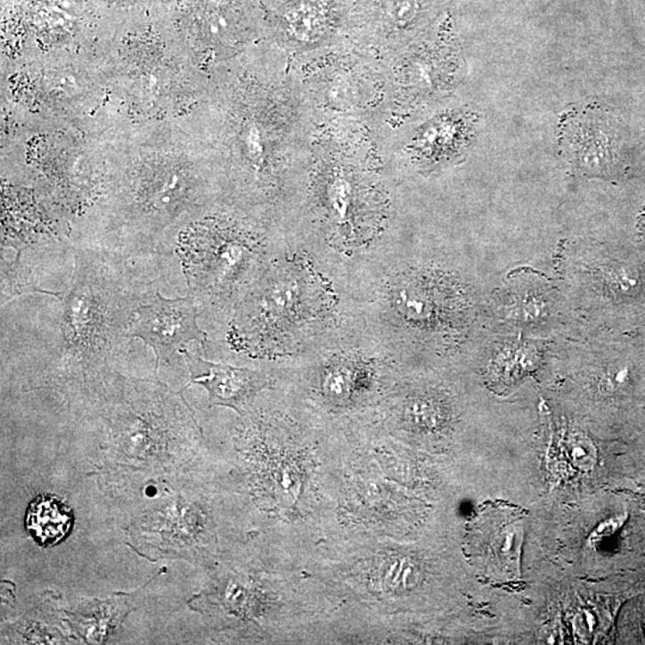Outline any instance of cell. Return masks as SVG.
Wrapping results in <instances>:
<instances>
[{"label":"cell","instance_id":"7a4b0ae2","mask_svg":"<svg viewBox=\"0 0 645 645\" xmlns=\"http://www.w3.org/2000/svg\"><path fill=\"white\" fill-rule=\"evenodd\" d=\"M182 392L114 371L82 417L101 430L94 475L102 488L171 482L194 473L205 437Z\"/></svg>","mask_w":645,"mask_h":645},{"label":"cell","instance_id":"52a82bcc","mask_svg":"<svg viewBox=\"0 0 645 645\" xmlns=\"http://www.w3.org/2000/svg\"><path fill=\"white\" fill-rule=\"evenodd\" d=\"M199 594L189 599L192 611L210 630L234 640H266L282 611L279 584L254 557L224 553Z\"/></svg>","mask_w":645,"mask_h":645},{"label":"cell","instance_id":"8992f818","mask_svg":"<svg viewBox=\"0 0 645 645\" xmlns=\"http://www.w3.org/2000/svg\"><path fill=\"white\" fill-rule=\"evenodd\" d=\"M195 472L163 482L154 500L125 528L126 544L150 562H185L212 570L222 559L216 493Z\"/></svg>","mask_w":645,"mask_h":645},{"label":"cell","instance_id":"9c48e42d","mask_svg":"<svg viewBox=\"0 0 645 645\" xmlns=\"http://www.w3.org/2000/svg\"><path fill=\"white\" fill-rule=\"evenodd\" d=\"M200 315L191 296L167 299L156 289L136 308L128 335L131 339H143L152 348L158 370L160 363L170 364L188 343L205 347L207 335L199 328Z\"/></svg>","mask_w":645,"mask_h":645},{"label":"cell","instance_id":"9a60e30c","mask_svg":"<svg viewBox=\"0 0 645 645\" xmlns=\"http://www.w3.org/2000/svg\"><path fill=\"white\" fill-rule=\"evenodd\" d=\"M73 510L57 496L41 495L27 510V531L42 548H52L64 542L71 531Z\"/></svg>","mask_w":645,"mask_h":645},{"label":"cell","instance_id":"5b68a950","mask_svg":"<svg viewBox=\"0 0 645 645\" xmlns=\"http://www.w3.org/2000/svg\"><path fill=\"white\" fill-rule=\"evenodd\" d=\"M283 248V241L259 224L210 216L184 229L176 254L202 317L229 319L248 287Z\"/></svg>","mask_w":645,"mask_h":645},{"label":"cell","instance_id":"277c9868","mask_svg":"<svg viewBox=\"0 0 645 645\" xmlns=\"http://www.w3.org/2000/svg\"><path fill=\"white\" fill-rule=\"evenodd\" d=\"M360 158L314 143L310 169L289 219L290 233L314 226L318 240L339 254L370 247L388 218L383 185Z\"/></svg>","mask_w":645,"mask_h":645},{"label":"cell","instance_id":"ba28073f","mask_svg":"<svg viewBox=\"0 0 645 645\" xmlns=\"http://www.w3.org/2000/svg\"><path fill=\"white\" fill-rule=\"evenodd\" d=\"M308 366L310 388L322 404L335 412L370 401L387 380L380 357L366 356L341 343L314 352Z\"/></svg>","mask_w":645,"mask_h":645},{"label":"cell","instance_id":"3957f363","mask_svg":"<svg viewBox=\"0 0 645 645\" xmlns=\"http://www.w3.org/2000/svg\"><path fill=\"white\" fill-rule=\"evenodd\" d=\"M339 307V294L314 263L283 248L234 305L227 342L254 359L317 352L347 339L338 331Z\"/></svg>","mask_w":645,"mask_h":645},{"label":"cell","instance_id":"7c38bea8","mask_svg":"<svg viewBox=\"0 0 645 645\" xmlns=\"http://www.w3.org/2000/svg\"><path fill=\"white\" fill-rule=\"evenodd\" d=\"M166 571L167 567H161L142 588L131 593L117 592L104 600L80 599L71 608H65V622L69 629L84 644L110 643L121 630L127 616L139 608L151 582Z\"/></svg>","mask_w":645,"mask_h":645},{"label":"cell","instance_id":"6da1fadb","mask_svg":"<svg viewBox=\"0 0 645 645\" xmlns=\"http://www.w3.org/2000/svg\"><path fill=\"white\" fill-rule=\"evenodd\" d=\"M104 250L73 254L69 285L47 294L61 301L51 350L28 371L24 388L58 392L82 415L129 352L133 315L157 280Z\"/></svg>","mask_w":645,"mask_h":645},{"label":"cell","instance_id":"30bf717a","mask_svg":"<svg viewBox=\"0 0 645 645\" xmlns=\"http://www.w3.org/2000/svg\"><path fill=\"white\" fill-rule=\"evenodd\" d=\"M466 536V553L479 570L499 580L520 573L525 536L524 515L517 508L486 506L476 515Z\"/></svg>","mask_w":645,"mask_h":645},{"label":"cell","instance_id":"2e32d148","mask_svg":"<svg viewBox=\"0 0 645 645\" xmlns=\"http://www.w3.org/2000/svg\"><path fill=\"white\" fill-rule=\"evenodd\" d=\"M582 120V118H581ZM574 142L570 140L571 151L577 154L581 166L589 170L605 169L612 166L615 157V133L609 131L608 124L597 118H584L574 128Z\"/></svg>","mask_w":645,"mask_h":645},{"label":"cell","instance_id":"5bb4252c","mask_svg":"<svg viewBox=\"0 0 645 645\" xmlns=\"http://www.w3.org/2000/svg\"><path fill=\"white\" fill-rule=\"evenodd\" d=\"M55 592H45L20 618L2 624V644H78Z\"/></svg>","mask_w":645,"mask_h":645},{"label":"cell","instance_id":"e0dca14e","mask_svg":"<svg viewBox=\"0 0 645 645\" xmlns=\"http://www.w3.org/2000/svg\"><path fill=\"white\" fill-rule=\"evenodd\" d=\"M385 563L388 564L387 560ZM391 567H387L381 574L380 587L388 593L399 594L415 588L420 582V570L412 560L394 559Z\"/></svg>","mask_w":645,"mask_h":645},{"label":"cell","instance_id":"4fadbf2b","mask_svg":"<svg viewBox=\"0 0 645 645\" xmlns=\"http://www.w3.org/2000/svg\"><path fill=\"white\" fill-rule=\"evenodd\" d=\"M280 33L292 54L329 47L339 27L331 0H290L280 12Z\"/></svg>","mask_w":645,"mask_h":645},{"label":"cell","instance_id":"8fae6325","mask_svg":"<svg viewBox=\"0 0 645 645\" xmlns=\"http://www.w3.org/2000/svg\"><path fill=\"white\" fill-rule=\"evenodd\" d=\"M181 354L191 374L187 388L192 384L205 388L210 406L230 408L243 417L251 412L256 397L272 388V378L265 371L212 363L187 349Z\"/></svg>","mask_w":645,"mask_h":645}]
</instances>
